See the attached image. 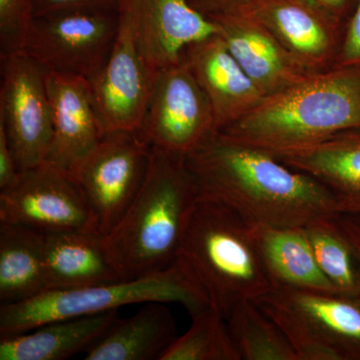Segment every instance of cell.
<instances>
[{"mask_svg": "<svg viewBox=\"0 0 360 360\" xmlns=\"http://www.w3.org/2000/svg\"><path fill=\"white\" fill-rule=\"evenodd\" d=\"M262 0H189L200 13L208 15L221 13H245Z\"/></svg>", "mask_w": 360, "mask_h": 360, "instance_id": "4dcf8cb0", "label": "cell"}, {"mask_svg": "<svg viewBox=\"0 0 360 360\" xmlns=\"http://www.w3.org/2000/svg\"><path fill=\"white\" fill-rule=\"evenodd\" d=\"M176 322L165 302H146L136 314L120 317L85 360H160L176 338Z\"/></svg>", "mask_w": 360, "mask_h": 360, "instance_id": "44dd1931", "label": "cell"}, {"mask_svg": "<svg viewBox=\"0 0 360 360\" xmlns=\"http://www.w3.org/2000/svg\"><path fill=\"white\" fill-rule=\"evenodd\" d=\"M117 30V11L37 16L25 51L46 72L91 80L105 65Z\"/></svg>", "mask_w": 360, "mask_h": 360, "instance_id": "52a82bcc", "label": "cell"}, {"mask_svg": "<svg viewBox=\"0 0 360 360\" xmlns=\"http://www.w3.org/2000/svg\"><path fill=\"white\" fill-rule=\"evenodd\" d=\"M355 129H360V68L333 66L265 97L219 132L276 155Z\"/></svg>", "mask_w": 360, "mask_h": 360, "instance_id": "7a4b0ae2", "label": "cell"}, {"mask_svg": "<svg viewBox=\"0 0 360 360\" xmlns=\"http://www.w3.org/2000/svg\"><path fill=\"white\" fill-rule=\"evenodd\" d=\"M333 66L360 68V0H354Z\"/></svg>", "mask_w": 360, "mask_h": 360, "instance_id": "f1b7e54d", "label": "cell"}, {"mask_svg": "<svg viewBox=\"0 0 360 360\" xmlns=\"http://www.w3.org/2000/svg\"><path fill=\"white\" fill-rule=\"evenodd\" d=\"M198 198L184 155L151 148L141 189L103 238L111 264L123 281L156 274L176 262Z\"/></svg>", "mask_w": 360, "mask_h": 360, "instance_id": "3957f363", "label": "cell"}, {"mask_svg": "<svg viewBox=\"0 0 360 360\" xmlns=\"http://www.w3.org/2000/svg\"><path fill=\"white\" fill-rule=\"evenodd\" d=\"M303 1L340 23L342 22L343 18L349 13L354 4V0H303Z\"/></svg>", "mask_w": 360, "mask_h": 360, "instance_id": "1f68e13d", "label": "cell"}, {"mask_svg": "<svg viewBox=\"0 0 360 360\" xmlns=\"http://www.w3.org/2000/svg\"><path fill=\"white\" fill-rule=\"evenodd\" d=\"M274 156L326 186L340 214H360V129Z\"/></svg>", "mask_w": 360, "mask_h": 360, "instance_id": "ac0fdd59", "label": "cell"}, {"mask_svg": "<svg viewBox=\"0 0 360 360\" xmlns=\"http://www.w3.org/2000/svg\"><path fill=\"white\" fill-rule=\"evenodd\" d=\"M255 302L300 360L360 359V296L272 285Z\"/></svg>", "mask_w": 360, "mask_h": 360, "instance_id": "8992f818", "label": "cell"}, {"mask_svg": "<svg viewBox=\"0 0 360 360\" xmlns=\"http://www.w3.org/2000/svg\"><path fill=\"white\" fill-rule=\"evenodd\" d=\"M44 232L0 222V302H25L46 291Z\"/></svg>", "mask_w": 360, "mask_h": 360, "instance_id": "603a6c76", "label": "cell"}, {"mask_svg": "<svg viewBox=\"0 0 360 360\" xmlns=\"http://www.w3.org/2000/svg\"><path fill=\"white\" fill-rule=\"evenodd\" d=\"M264 26L309 72L335 65L341 23L303 0H262L245 13Z\"/></svg>", "mask_w": 360, "mask_h": 360, "instance_id": "9a60e30c", "label": "cell"}, {"mask_svg": "<svg viewBox=\"0 0 360 360\" xmlns=\"http://www.w3.org/2000/svg\"><path fill=\"white\" fill-rule=\"evenodd\" d=\"M253 231L272 285L340 295L317 264L303 229L255 226Z\"/></svg>", "mask_w": 360, "mask_h": 360, "instance_id": "7402d4cb", "label": "cell"}, {"mask_svg": "<svg viewBox=\"0 0 360 360\" xmlns=\"http://www.w3.org/2000/svg\"><path fill=\"white\" fill-rule=\"evenodd\" d=\"M0 222L40 232H99L77 180L46 161L23 170L13 187L0 191Z\"/></svg>", "mask_w": 360, "mask_h": 360, "instance_id": "30bf717a", "label": "cell"}, {"mask_svg": "<svg viewBox=\"0 0 360 360\" xmlns=\"http://www.w3.org/2000/svg\"><path fill=\"white\" fill-rule=\"evenodd\" d=\"M33 20L32 0H0V56L25 51Z\"/></svg>", "mask_w": 360, "mask_h": 360, "instance_id": "4316f807", "label": "cell"}, {"mask_svg": "<svg viewBox=\"0 0 360 360\" xmlns=\"http://www.w3.org/2000/svg\"><path fill=\"white\" fill-rule=\"evenodd\" d=\"M338 217L315 222L303 231L317 264L338 293L360 296V262Z\"/></svg>", "mask_w": 360, "mask_h": 360, "instance_id": "d4e9b609", "label": "cell"}, {"mask_svg": "<svg viewBox=\"0 0 360 360\" xmlns=\"http://www.w3.org/2000/svg\"><path fill=\"white\" fill-rule=\"evenodd\" d=\"M120 319L118 309L47 322L0 338V360H63L86 352Z\"/></svg>", "mask_w": 360, "mask_h": 360, "instance_id": "ffe728a7", "label": "cell"}, {"mask_svg": "<svg viewBox=\"0 0 360 360\" xmlns=\"http://www.w3.org/2000/svg\"><path fill=\"white\" fill-rule=\"evenodd\" d=\"M253 227L224 203L200 195L182 238L176 259L225 319L272 286Z\"/></svg>", "mask_w": 360, "mask_h": 360, "instance_id": "277c9868", "label": "cell"}, {"mask_svg": "<svg viewBox=\"0 0 360 360\" xmlns=\"http://www.w3.org/2000/svg\"><path fill=\"white\" fill-rule=\"evenodd\" d=\"M120 0H32L33 16L117 11Z\"/></svg>", "mask_w": 360, "mask_h": 360, "instance_id": "83f0119b", "label": "cell"}, {"mask_svg": "<svg viewBox=\"0 0 360 360\" xmlns=\"http://www.w3.org/2000/svg\"><path fill=\"white\" fill-rule=\"evenodd\" d=\"M191 326L160 360H241L224 315L212 305L191 314Z\"/></svg>", "mask_w": 360, "mask_h": 360, "instance_id": "484cf974", "label": "cell"}, {"mask_svg": "<svg viewBox=\"0 0 360 360\" xmlns=\"http://www.w3.org/2000/svg\"><path fill=\"white\" fill-rule=\"evenodd\" d=\"M151 302L179 303L191 315L212 305L191 272L176 259L167 269L139 278L46 290L25 302L1 304L0 338L27 333L47 322Z\"/></svg>", "mask_w": 360, "mask_h": 360, "instance_id": "5b68a950", "label": "cell"}, {"mask_svg": "<svg viewBox=\"0 0 360 360\" xmlns=\"http://www.w3.org/2000/svg\"><path fill=\"white\" fill-rule=\"evenodd\" d=\"M0 125L20 172L46 160L52 137L45 71L25 51L0 56Z\"/></svg>", "mask_w": 360, "mask_h": 360, "instance_id": "ba28073f", "label": "cell"}, {"mask_svg": "<svg viewBox=\"0 0 360 360\" xmlns=\"http://www.w3.org/2000/svg\"><path fill=\"white\" fill-rule=\"evenodd\" d=\"M137 131L150 148L179 155L217 131L210 101L184 56L158 73Z\"/></svg>", "mask_w": 360, "mask_h": 360, "instance_id": "9c48e42d", "label": "cell"}, {"mask_svg": "<svg viewBox=\"0 0 360 360\" xmlns=\"http://www.w3.org/2000/svg\"><path fill=\"white\" fill-rule=\"evenodd\" d=\"M20 172L8 139L6 130L0 125V191L13 187L20 179Z\"/></svg>", "mask_w": 360, "mask_h": 360, "instance_id": "f546056e", "label": "cell"}, {"mask_svg": "<svg viewBox=\"0 0 360 360\" xmlns=\"http://www.w3.org/2000/svg\"><path fill=\"white\" fill-rule=\"evenodd\" d=\"M46 72V71H45ZM52 137L46 162L75 176L106 134L87 78L46 72Z\"/></svg>", "mask_w": 360, "mask_h": 360, "instance_id": "5bb4252c", "label": "cell"}, {"mask_svg": "<svg viewBox=\"0 0 360 360\" xmlns=\"http://www.w3.org/2000/svg\"><path fill=\"white\" fill-rule=\"evenodd\" d=\"M226 322L241 360H300L283 331L252 300L238 303Z\"/></svg>", "mask_w": 360, "mask_h": 360, "instance_id": "cb8c5ba5", "label": "cell"}, {"mask_svg": "<svg viewBox=\"0 0 360 360\" xmlns=\"http://www.w3.org/2000/svg\"><path fill=\"white\" fill-rule=\"evenodd\" d=\"M46 290L122 281L97 231L44 232Z\"/></svg>", "mask_w": 360, "mask_h": 360, "instance_id": "d6986e66", "label": "cell"}, {"mask_svg": "<svg viewBox=\"0 0 360 360\" xmlns=\"http://www.w3.org/2000/svg\"><path fill=\"white\" fill-rule=\"evenodd\" d=\"M205 91L217 131L250 112L265 98L219 35L187 47L182 54Z\"/></svg>", "mask_w": 360, "mask_h": 360, "instance_id": "e0dca14e", "label": "cell"}, {"mask_svg": "<svg viewBox=\"0 0 360 360\" xmlns=\"http://www.w3.org/2000/svg\"><path fill=\"white\" fill-rule=\"evenodd\" d=\"M117 13L115 44L105 65L90 80L106 134L139 129L158 75L142 56L129 18Z\"/></svg>", "mask_w": 360, "mask_h": 360, "instance_id": "7c38bea8", "label": "cell"}, {"mask_svg": "<svg viewBox=\"0 0 360 360\" xmlns=\"http://www.w3.org/2000/svg\"><path fill=\"white\" fill-rule=\"evenodd\" d=\"M338 220L360 262V214H340Z\"/></svg>", "mask_w": 360, "mask_h": 360, "instance_id": "d6a6232c", "label": "cell"}, {"mask_svg": "<svg viewBox=\"0 0 360 360\" xmlns=\"http://www.w3.org/2000/svg\"><path fill=\"white\" fill-rule=\"evenodd\" d=\"M150 153L139 131L108 132L75 175L103 238L141 189Z\"/></svg>", "mask_w": 360, "mask_h": 360, "instance_id": "8fae6325", "label": "cell"}, {"mask_svg": "<svg viewBox=\"0 0 360 360\" xmlns=\"http://www.w3.org/2000/svg\"><path fill=\"white\" fill-rule=\"evenodd\" d=\"M239 65L265 97L310 75L257 20L241 13L208 14Z\"/></svg>", "mask_w": 360, "mask_h": 360, "instance_id": "2e32d148", "label": "cell"}, {"mask_svg": "<svg viewBox=\"0 0 360 360\" xmlns=\"http://www.w3.org/2000/svg\"><path fill=\"white\" fill-rule=\"evenodd\" d=\"M184 161L200 196L224 203L252 226L304 229L340 217L321 182L221 132L207 135Z\"/></svg>", "mask_w": 360, "mask_h": 360, "instance_id": "6da1fadb", "label": "cell"}, {"mask_svg": "<svg viewBox=\"0 0 360 360\" xmlns=\"http://www.w3.org/2000/svg\"><path fill=\"white\" fill-rule=\"evenodd\" d=\"M117 11L129 18L137 44L158 75L179 63L187 47L219 35V26L189 0H120Z\"/></svg>", "mask_w": 360, "mask_h": 360, "instance_id": "4fadbf2b", "label": "cell"}]
</instances>
